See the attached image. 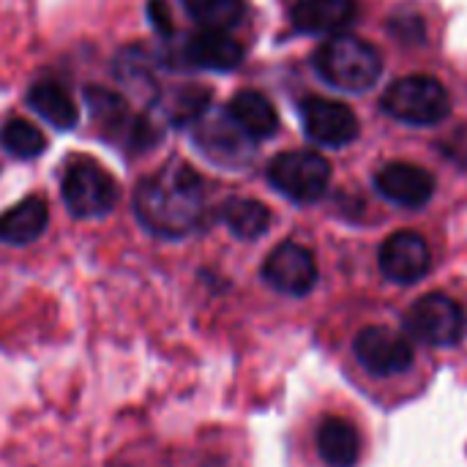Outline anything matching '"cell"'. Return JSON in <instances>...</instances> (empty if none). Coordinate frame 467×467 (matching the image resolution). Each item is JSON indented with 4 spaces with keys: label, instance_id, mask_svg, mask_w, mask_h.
<instances>
[{
    "label": "cell",
    "instance_id": "1",
    "mask_svg": "<svg viewBox=\"0 0 467 467\" xmlns=\"http://www.w3.org/2000/svg\"><path fill=\"white\" fill-rule=\"evenodd\" d=\"M134 213L145 230L161 238H181L197 230L205 213L202 178L181 159L167 161L137 186Z\"/></svg>",
    "mask_w": 467,
    "mask_h": 467
},
{
    "label": "cell",
    "instance_id": "2",
    "mask_svg": "<svg viewBox=\"0 0 467 467\" xmlns=\"http://www.w3.org/2000/svg\"><path fill=\"white\" fill-rule=\"evenodd\" d=\"M315 68L328 85L361 93L375 88L383 74V60L369 41L356 36H334L315 52Z\"/></svg>",
    "mask_w": 467,
    "mask_h": 467
},
{
    "label": "cell",
    "instance_id": "3",
    "mask_svg": "<svg viewBox=\"0 0 467 467\" xmlns=\"http://www.w3.org/2000/svg\"><path fill=\"white\" fill-rule=\"evenodd\" d=\"M63 202L77 219H101L107 216L120 197L118 181L93 159H74L60 183Z\"/></svg>",
    "mask_w": 467,
    "mask_h": 467
},
{
    "label": "cell",
    "instance_id": "4",
    "mask_svg": "<svg viewBox=\"0 0 467 467\" xmlns=\"http://www.w3.org/2000/svg\"><path fill=\"white\" fill-rule=\"evenodd\" d=\"M383 109L402 123L435 126L449 115L451 99L435 77L413 74L391 82V88L383 93Z\"/></svg>",
    "mask_w": 467,
    "mask_h": 467
},
{
    "label": "cell",
    "instance_id": "5",
    "mask_svg": "<svg viewBox=\"0 0 467 467\" xmlns=\"http://www.w3.org/2000/svg\"><path fill=\"white\" fill-rule=\"evenodd\" d=\"M268 181L293 202H315L328 189L331 164L315 150H287L268 164Z\"/></svg>",
    "mask_w": 467,
    "mask_h": 467
},
{
    "label": "cell",
    "instance_id": "6",
    "mask_svg": "<svg viewBox=\"0 0 467 467\" xmlns=\"http://www.w3.org/2000/svg\"><path fill=\"white\" fill-rule=\"evenodd\" d=\"M405 331L410 339H419L424 345H435V348H449L457 345L467 331V317L462 306L443 296V293H432L419 298L408 315H405Z\"/></svg>",
    "mask_w": 467,
    "mask_h": 467
},
{
    "label": "cell",
    "instance_id": "7",
    "mask_svg": "<svg viewBox=\"0 0 467 467\" xmlns=\"http://www.w3.org/2000/svg\"><path fill=\"white\" fill-rule=\"evenodd\" d=\"M356 358L361 361V367L378 378H391V375H402L410 369L413 364V345L410 337L397 334L391 328L383 326H369L364 328L356 342H353Z\"/></svg>",
    "mask_w": 467,
    "mask_h": 467
},
{
    "label": "cell",
    "instance_id": "8",
    "mask_svg": "<svg viewBox=\"0 0 467 467\" xmlns=\"http://www.w3.org/2000/svg\"><path fill=\"white\" fill-rule=\"evenodd\" d=\"M301 123L315 142L328 148L350 145L358 137V118L353 109L323 96H309L301 101Z\"/></svg>",
    "mask_w": 467,
    "mask_h": 467
},
{
    "label": "cell",
    "instance_id": "9",
    "mask_svg": "<svg viewBox=\"0 0 467 467\" xmlns=\"http://www.w3.org/2000/svg\"><path fill=\"white\" fill-rule=\"evenodd\" d=\"M263 279L285 296H306L317 285V263L301 244H279L263 263Z\"/></svg>",
    "mask_w": 467,
    "mask_h": 467
},
{
    "label": "cell",
    "instance_id": "10",
    "mask_svg": "<svg viewBox=\"0 0 467 467\" xmlns=\"http://www.w3.org/2000/svg\"><path fill=\"white\" fill-rule=\"evenodd\" d=\"M380 271L397 282V285H413L419 279H424V274L430 271L432 254L427 241L419 233L402 230L394 233L383 246H380Z\"/></svg>",
    "mask_w": 467,
    "mask_h": 467
},
{
    "label": "cell",
    "instance_id": "11",
    "mask_svg": "<svg viewBox=\"0 0 467 467\" xmlns=\"http://www.w3.org/2000/svg\"><path fill=\"white\" fill-rule=\"evenodd\" d=\"M378 192L405 208H421L430 202L432 192H435V178L432 172H427L419 164L410 161H391L386 164L378 178H375Z\"/></svg>",
    "mask_w": 467,
    "mask_h": 467
},
{
    "label": "cell",
    "instance_id": "12",
    "mask_svg": "<svg viewBox=\"0 0 467 467\" xmlns=\"http://www.w3.org/2000/svg\"><path fill=\"white\" fill-rule=\"evenodd\" d=\"M183 60L194 68H211V71H233L244 60V47L227 36V30H200L186 38L183 44Z\"/></svg>",
    "mask_w": 467,
    "mask_h": 467
},
{
    "label": "cell",
    "instance_id": "13",
    "mask_svg": "<svg viewBox=\"0 0 467 467\" xmlns=\"http://www.w3.org/2000/svg\"><path fill=\"white\" fill-rule=\"evenodd\" d=\"M47 222H49L47 202L36 194L25 197L22 202L0 213V244L27 246L47 230Z\"/></svg>",
    "mask_w": 467,
    "mask_h": 467
},
{
    "label": "cell",
    "instance_id": "14",
    "mask_svg": "<svg viewBox=\"0 0 467 467\" xmlns=\"http://www.w3.org/2000/svg\"><path fill=\"white\" fill-rule=\"evenodd\" d=\"M356 16V0H298L293 25L301 33H339Z\"/></svg>",
    "mask_w": 467,
    "mask_h": 467
},
{
    "label": "cell",
    "instance_id": "15",
    "mask_svg": "<svg viewBox=\"0 0 467 467\" xmlns=\"http://www.w3.org/2000/svg\"><path fill=\"white\" fill-rule=\"evenodd\" d=\"M227 115L249 140H265L279 126V115H276L274 104L257 90L235 93L227 104Z\"/></svg>",
    "mask_w": 467,
    "mask_h": 467
},
{
    "label": "cell",
    "instance_id": "16",
    "mask_svg": "<svg viewBox=\"0 0 467 467\" xmlns=\"http://www.w3.org/2000/svg\"><path fill=\"white\" fill-rule=\"evenodd\" d=\"M317 451L328 467H353L358 462V432L350 421L328 416L317 427Z\"/></svg>",
    "mask_w": 467,
    "mask_h": 467
},
{
    "label": "cell",
    "instance_id": "17",
    "mask_svg": "<svg viewBox=\"0 0 467 467\" xmlns=\"http://www.w3.org/2000/svg\"><path fill=\"white\" fill-rule=\"evenodd\" d=\"M27 104L36 115H41L49 126L68 131L79 123V109L68 90L57 82H36L27 90Z\"/></svg>",
    "mask_w": 467,
    "mask_h": 467
},
{
    "label": "cell",
    "instance_id": "18",
    "mask_svg": "<svg viewBox=\"0 0 467 467\" xmlns=\"http://www.w3.org/2000/svg\"><path fill=\"white\" fill-rule=\"evenodd\" d=\"M197 142L211 159L222 164H238L244 156H249V137L230 120V115H224V120L205 123L197 134Z\"/></svg>",
    "mask_w": 467,
    "mask_h": 467
},
{
    "label": "cell",
    "instance_id": "19",
    "mask_svg": "<svg viewBox=\"0 0 467 467\" xmlns=\"http://www.w3.org/2000/svg\"><path fill=\"white\" fill-rule=\"evenodd\" d=\"M222 222L230 227V233L241 241H254L268 233L271 227V211L260 200L249 197H233L222 208Z\"/></svg>",
    "mask_w": 467,
    "mask_h": 467
},
{
    "label": "cell",
    "instance_id": "20",
    "mask_svg": "<svg viewBox=\"0 0 467 467\" xmlns=\"http://www.w3.org/2000/svg\"><path fill=\"white\" fill-rule=\"evenodd\" d=\"M186 11L211 30H230L244 19V0H183Z\"/></svg>",
    "mask_w": 467,
    "mask_h": 467
},
{
    "label": "cell",
    "instance_id": "21",
    "mask_svg": "<svg viewBox=\"0 0 467 467\" xmlns=\"http://www.w3.org/2000/svg\"><path fill=\"white\" fill-rule=\"evenodd\" d=\"M0 145L16 159H33L47 148V140L33 123H27L22 118H11L0 129Z\"/></svg>",
    "mask_w": 467,
    "mask_h": 467
},
{
    "label": "cell",
    "instance_id": "22",
    "mask_svg": "<svg viewBox=\"0 0 467 467\" xmlns=\"http://www.w3.org/2000/svg\"><path fill=\"white\" fill-rule=\"evenodd\" d=\"M148 16L153 22V27L161 33V36H172L175 25H172V16H170V5L164 0H150L148 3Z\"/></svg>",
    "mask_w": 467,
    "mask_h": 467
}]
</instances>
